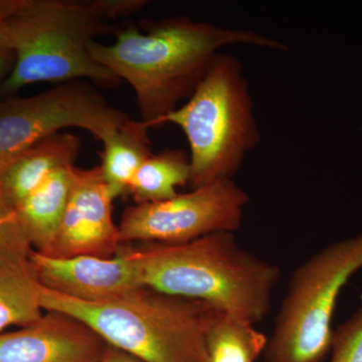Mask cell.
Instances as JSON below:
<instances>
[{
	"label": "cell",
	"instance_id": "1",
	"mask_svg": "<svg viewBox=\"0 0 362 362\" xmlns=\"http://www.w3.org/2000/svg\"><path fill=\"white\" fill-rule=\"evenodd\" d=\"M139 28H117L113 44L93 42L89 52L99 65L134 90L140 120L150 128L189 99L220 51L247 45L288 51L277 40L244 28H223L185 16L145 21Z\"/></svg>",
	"mask_w": 362,
	"mask_h": 362
},
{
	"label": "cell",
	"instance_id": "2",
	"mask_svg": "<svg viewBox=\"0 0 362 362\" xmlns=\"http://www.w3.org/2000/svg\"><path fill=\"white\" fill-rule=\"evenodd\" d=\"M145 0H0V37L16 56L0 85L11 95L35 83L89 80L116 87L120 78L92 58L90 45L115 33L114 21L137 13Z\"/></svg>",
	"mask_w": 362,
	"mask_h": 362
},
{
	"label": "cell",
	"instance_id": "3",
	"mask_svg": "<svg viewBox=\"0 0 362 362\" xmlns=\"http://www.w3.org/2000/svg\"><path fill=\"white\" fill-rule=\"evenodd\" d=\"M125 250L144 287L204 302L252 324L270 311L272 295L280 280V269L244 249L233 233Z\"/></svg>",
	"mask_w": 362,
	"mask_h": 362
},
{
	"label": "cell",
	"instance_id": "4",
	"mask_svg": "<svg viewBox=\"0 0 362 362\" xmlns=\"http://www.w3.org/2000/svg\"><path fill=\"white\" fill-rule=\"evenodd\" d=\"M40 303L77 319L109 346L145 362H209L206 333L218 309L142 287L124 296L85 302L40 284ZM221 311V310H220Z\"/></svg>",
	"mask_w": 362,
	"mask_h": 362
},
{
	"label": "cell",
	"instance_id": "5",
	"mask_svg": "<svg viewBox=\"0 0 362 362\" xmlns=\"http://www.w3.org/2000/svg\"><path fill=\"white\" fill-rule=\"evenodd\" d=\"M166 123L178 126L187 136L192 188L233 180L261 140L239 59L218 54L194 94L164 119Z\"/></svg>",
	"mask_w": 362,
	"mask_h": 362
},
{
	"label": "cell",
	"instance_id": "6",
	"mask_svg": "<svg viewBox=\"0 0 362 362\" xmlns=\"http://www.w3.org/2000/svg\"><path fill=\"white\" fill-rule=\"evenodd\" d=\"M361 269L362 233L328 245L298 267L268 340L267 362H324L338 297Z\"/></svg>",
	"mask_w": 362,
	"mask_h": 362
},
{
	"label": "cell",
	"instance_id": "7",
	"mask_svg": "<svg viewBox=\"0 0 362 362\" xmlns=\"http://www.w3.org/2000/svg\"><path fill=\"white\" fill-rule=\"evenodd\" d=\"M129 117L110 106L94 85L59 83L32 97L0 101V166L66 128L89 131L100 141Z\"/></svg>",
	"mask_w": 362,
	"mask_h": 362
},
{
	"label": "cell",
	"instance_id": "8",
	"mask_svg": "<svg viewBox=\"0 0 362 362\" xmlns=\"http://www.w3.org/2000/svg\"><path fill=\"white\" fill-rule=\"evenodd\" d=\"M250 197L233 180L214 181L158 202L136 204L124 211L121 244H183L242 226Z\"/></svg>",
	"mask_w": 362,
	"mask_h": 362
},
{
	"label": "cell",
	"instance_id": "9",
	"mask_svg": "<svg viewBox=\"0 0 362 362\" xmlns=\"http://www.w3.org/2000/svg\"><path fill=\"white\" fill-rule=\"evenodd\" d=\"M114 199L99 165L77 168L70 199L49 256L111 258L120 251L119 226L113 220Z\"/></svg>",
	"mask_w": 362,
	"mask_h": 362
},
{
	"label": "cell",
	"instance_id": "10",
	"mask_svg": "<svg viewBox=\"0 0 362 362\" xmlns=\"http://www.w3.org/2000/svg\"><path fill=\"white\" fill-rule=\"evenodd\" d=\"M30 259L40 284L80 301H107L144 287L134 261L125 249L111 258H59L33 250Z\"/></svg>",
	"mask_w": 362,
	"mask_h": 362
},
{
	"label": "cell",
	"instance_id": "11",
	"mask_svg": "<svg viewBox=\"0 0 362 362\" xmlns=\"http://www.w3.org/2000/svg\"><path fill=\"white\" fill-rule=\"evenodd\" d=\"M107 346L77 319L47 311L37 322L0 332V362H98Z\"/></svg>",
	"mask_w": 362,
	"mask_h": 362
},
{
	"label": "cell",
	"instance_id": "12",
	"mask_svg": "<svg viewBox=\"0 0 362 362\" xmlns=\"http://www.w3.org/2000/svg\"><path fill=\"white\" fill-rule=\"evenodd\" d=\"M81 140L69 133H58L21 152L0 166V192L16 209L49 175L74 165Z\"/></svg>",
	"mask_w": 362,
	"mask_h": 362
},
{
	"label": "cell",
	"instance_id": "13",
	"mask_svg": "<svg viewBox=\"0 0 362 362\" xmlns=\"http://www.w3.org/2000/svg\"><path fill=\"white\" fill-rule=\"evenodd\" d=\"M76 173L75 165L58 169L16 207L21 228L33 251L47 254L51 250L70 199Z\"/></svg>",
	"mask_w": 362,
	"mask_h": 362
},
{
	"label": "cell",
	"instance_id": "14",
	"mask_svg": "<svg viewBox=\"0 0 362 362\" xmlns=\"http://www.w3.org/2000/svg\"><path fill=\"white\" fill-rule=\"evenodd\" d=\"M149 129L143 121L129 119L102 140L103 151L99 166L114 199L128 192L133 176L153 154Z\"/></svg>",
	"mask_w": 362,
	"mask_h": 362
},
{
	"label": "cell",
	"instance_id": "15",
	"mask_svg": "<svg viewBox=\"0 0 362 362\" xmlns=\"http://www.w3.org/2000/svg\"><path fill=\"white\" fill-rule=\"evenodd\" d=\"M40 283L30 257L0 258V332L25 327L44 315Z\"/></svg>",
	"mask_w": 362,
	"mask_h": 362
},
{
	"label": "cell",
	"instance_id": "16",
	"mask_svg": "<svg viewBox=\"0 0 362 362\" xmlns=\"http://www.w3.org/2000/svg\"><path fill=\"white\" fill-rule=\"evenodd\" d=\"M189 154L180 149H166L152 154L131 180L128 192L137 204L158 202L175 197L177 187L190 182Z\"/></svg>",
	"mask_w": 362,
	"mask_h": 362
},
{
	"label": "cell",
	"instance_id": "17",
	"mask_svg": "<svg viewBox=\"0 0 362 362\" xmlns=\"http://www.w3.org/2000/svg\"><path fill=\"white\" fill-rule=\"evenodd\" d=\"M268 340L255 324L218 310L206 333L209 362H255L265 352Z\"/></svg>",
	"mask_w": 362,
	"mask_h": 362
},
{
	"label": "cell",
	"instance_id": "18",
	"mask_svg": "<svg viewBox=\"0 0 362 362\" xmlns=\"http://www.w3.org/2000/svg\"><path fill=\"white\" fill-rule=\"evenodd\" d=\"M32 251L16 209L0 192V258L30 257Z\"/></svg>",
	"mask_w": 362,
	"mask_h": 362
},
{
	"label": "cell",
	"instance_id": "19",
	"mask_svg": "<svg viewBox=\"0 0 362 362\" xmlns=\"http://www.w3.org/2000/svg\"><path fill=\"white\" fill-rule=\"evenodd\" d=\"M330 362H362L361 304L346 322L333 332Z\"/></svg>",
	"mask_w": 362,
	"mask_h": 362
},
{
	"label": "cell",
	"instance_id": "20",
	"mask_svg": "<svg viewBox=\"0 0 362 362\" xmlns=\"http://www.w3.org/2000/svg\"><path fill=\"white\" fill-rule=\"evenodd\" d=\"M14 63H16V56L13 49L0 37V85L11 75Z\"/></svg>",
	"mask_w": 362,
	"mask_h": 362
},
{
	"label": "cell",
	"instance_id": "21",
	"mask_svg": "<svg viewBox=\"0 0 362 362\" xmlns=\"http://www.w3.org/2000/svg\"><path fill=\"white\" fill-rule=\"evenodd\" d=\"M98 362H145L129 354L115 349V347L107 346L103 356Z\"/></svg>",
	"mask_w": 362,
	"mask_h": 362
}]
</instances>
